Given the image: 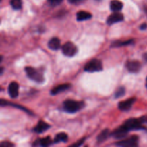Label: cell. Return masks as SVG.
<instances>
[{"label":"cell","instance_id":"obj_1","mask_svg":"<svg viewBox=\"0 0 147 147\" xmlns=\"http://www.w3.org/2000/svg\"><path fill=\"white\" fill-rule=\"evenodd\" d=\"M85 103L83 101H78L74 100H66L63 103V110L67 113H73L79 111L83 109Z\"/></svg>","mask_w":147,"mask_h":147},{"label":"cell","instance_id":"obj_2","mask_svg":"<svg viewBox=\"0 0 147 147\" xmlns=\"http://www.w3.org/2000/svg\"><path fill=\"white\" fill-rule=\"evenodd\" d=\"M144 123L142 117L139 119H129L124 122L123 126L127 129L129 131L135 130H145L147 131V128L142 126Z\"/></svg>","mask_w":147,"mask_h":147},{"label":"cell","instance_id":"obj_3","mask_svg":"<svg viewBox=\"0 0 147 147\" xmlns=\"http://www.w3.org/2000/svg\"><path fill=\"white\" fill-rule=\"evenodd\" d=\"M24 70H25L27 76L31 80H34L36 83H42L44 82V76H43V73L40 70L33 68L32 67H26L24 68Z\"/></svg>","mask_w":147,"mask_h":147},{"label":"cell","instance_id":"obj_4","mask_svg":"<svg viewBox=\"0 0 147 147\" xmlns=\"http://www.w3.org/2000/svg\"><path fill=\"white\" fill-rule=\"evenodd\" d=\"M84 70L88 73H95L103 70V65L98 59H92L85 65Z\"/></svg>","mask_w":147,"mask_h":147},{"label":"cell","instance_id":"obj_5","mask_svg":"<svg viewBox=\"0 0 147 147\" xmlns=\"http://www.w3.org/2000/svg\"><path fill=\"white\" fill-rule=\"evenodd\" d=\"M117 146L124 147H134L139 144V137L136 135H133L127 139H124L116 144Z\"/></svg>","mask_w":147,"mask_h":147},{"label":"cell","instance_id":"obj_6","mask_svg":"<svg viewBox=\"0 0 147 147\" xmlns=\"http://www.w3.org/2000/svg\"><path fill=\"white\" fill-rule=\"evenodd\" d=\"M62 51L65 56L73 57L77 53L78 48L74 43L71 42H67L62 47Z\"/></svg>","mask_w":147,"mask_h":147},{"label":"cell","instance_id":"obj_7","mask_svg":"<svg viewBox=\"0 0 147 147\" xmlns=\"http://www.w3.org/2000/svg\"><path fill=\"white\" fill-rule=\"evenodd\" d=\"M129 132V131L127 130V129L123 125H122L112 132L111 136L116 139H121L126 137Z\"/></svg>","mask_w":147,"mask_h":147},{"label":"cell","instance_id":"obj_8","mask_svg":"<svg viewBox=\"0 0 147 147\" xmlns=\"http://www.w3.org/2000/svg\"><path fill=\"white\" fill-rule=\"evenodd\" d=\"M136 98H130L127 99V100L120 102L119 105H118V107L122 111H127L130 110L131 109L132 106L136 102Z\"/></svg>","mask_w":147,"mask_h":147},{"label":"cell","instance_id":"obj_9","mask_svg":"<svg viewBox=\"0 0 147 147\" xmlns=\"http://www.w3.org/2000/svg\"><path fill=\"white\" fill-rule=\"evenodd\" d=\"M126 68L131 73H138L142 68V64L137 60H131L128 61L126 65Z\"/></svg>","mask_w":147,"mask_h":147},{"label":"cell","instance_id":"obj_10","mask_svg":"<svg viewBox=\"0 0 147 147\" xmlns=\"http://www.w3.org/2000/svg\"><path fill=\"white\" fill-rule=\"evenodd\" d=\"M123 19H124V17H123V14L119 12H114L108 17L106 22L109 25H112V24H116V23L122 22Z\"/></svg>","mask_w":147,"mask_h":147},{"label":"cell","instance_id":"obj_11","mask_svg":"<svg viewBox=\"0 0 147 147\" xmlns=\"http://www.w3.org/2000/svg\"><path fill=\"white\" fill-rule=\"evenodd\" d=\"M9 95L11 98H16L19 96V84L17 82H11L8 87Z\"/></svg>","mask_w":147,"mask_h":147},{"label":"cell","instance_id":"obj_12","mask_svg":"<svg viewBox=\"0 0 147 147\" xmlns=\"http://www.w3.org/2000/svg\"><path fill=\"white\" fill-rule=\"evenodd\" d=\"M70 88V85L68 84V83L58 85V86H55V87L52 89L51 91H50V94L53 95V96H55V95L59 94V93H62V92L65 91V90H67Z\"/></svg>","mask_w":147,"mask_h":147},{"label":"cell","instance_id":"obj_13","mask_svg":"<svg viewBox=\"0 0 147 147\" xmlns=\"http://www.w3.org/2000/svg\"><path fill=\"white\" fill-rule=\"evenodd\" d=\"M50 126L48 123H45V122L43 121H40L38 122V123L37 124V126L33 129V131L37 134H42L43 133V132L47 131V129H50Z\"/></svg>","mask_w":147,"mask_h":147},{"label":"cell","instance_id":"obj_14","mask_svg":"<svg viewBox=\"0 0 147 147\" xmlns=\"http://www.w3.org/2000/svg\"><path fill=\"white\" fill-rule=\"evenodd\" d=\"M48 47L53 50H59L61 47V42H60V39L57 37H53V38L50 39V41L48 42Z\"/></svg>","mask_w":147,"mask_h":147},{"label":"cell","instance_id":"obj_15","mask_svg":"<svg viewBox=\"0 0 147 147\" xmlns=\"http://www.w3.org/2000/svg\"><path fill=\"white\" fill-rule=\"evenodd\" d=\"M52 144H53V141H52L51 138L50 136H47V137L40 139L36 141V142H34V145H35V146L39 145V146H48L51 145Z\"/></svg>","mask_w":147,"mask_h":147},{"label":"cell","instance_id":"obj_16","mask_svg":"<svg viewBox=\"0 0 147 147\" xmlns=\"http://www.w3.org/2000/svg\"><path fill=\"white\" fill-rule=\"evenodd\" d=\"M110 8L114 12H119L123 8V3L119 0H112L110 3Z\"/></svg>","mask_w":147,"mask_h":147},{"label":"cell","instance_id":"obj_17","mask_svg":"<svg viewBox=\"0 0 147 147\" xmlns=\"http://www.w3.org/2000/svg\"><path fill=\"white\" fill-rule=\"evenodd\" d=\"M1 106H14V107L17 108V109H20V110L22 111H24L27 112V113H29V114H31L32 115V112L30 111V110H28V109H27L26 108H24V106H20V105H18V104H14V103H9L8 101H7V100H1Z\"/></svg>","mask_w":147,"mask_h":147},{"label":"cell","instance_id":"obj_18","mask_svg":"<svg viewBox=\"0 0 147 147\" xmlns=\"http://www.w3.org/2000/svg\"><path fill=\"white\" fill-rule=\"evenodd\" d=\"M110 135H111V134H110V131H109V129H104V130H103L100 134H99L98 136V143L100 144L102 143V142H104L110 136Z\"/></svg>","mask_w":147,"mask_h":147},{"label":"cell","instance_id":"obj_19","mask_svg":"<svg viewBox=\"0 0 147 147\" xmlns=\"http://www.w3.org/2000/svg\"><path fill=\"white\" fill-rule=\"evenodd\" d=\"M92 17V14L86 11H80L76 14V19L78 21H83L88 20Z\"/></svg>","mask_w":147,"mask_h":147},{"label":"cell","instance_id":"obj_20","mask_svg":"<svg viewBox=\"0 0 147 147\" xmlns=\"http://www.w3.org/2000/svg\"><path fill=\"white\" fill-rule=\"evenodd\" d=\"M67 139H68V136H67V134L64 133V132H60V133L55 135L53 143L57 144L60 143V142H66Z\"/></svg>","mask_w":147,"mask_h":147},{"label":"cell","instance_id":"obj_21","mask_svg":"<svg viewBox=\"0 0 147 147\" xmlns=\"http://www.w3.org/2000/svg\"><path fill=\"white\" fill-rule=\"evenodd\" d=\"M134 43V40H129L126 41H121V40H117V41L113 42L111 44V47H123V46L129 45Z\"/></svg>","mask_w":147,"mask_h":147},{"label":"cell","instance_id":"obj_22","mask_svg":"<svg viewBox=\"0 0 147 147\" xmlns=\"http://www.w3.org/2000/svg\"><path fill=\"white\" fill-rule=\"evenodd\" d=\"M10 4L14 9L18 10L22 8V0H11Z\"/></svg>","mask_w":147,"mask_h":147},{"label":"cell","instance_id":"obj_23","mask_svg":"<svg viewBox=\"0 0 147 147\" xmlns=\"http://www.w3.org/2000/svg\"><path fill=\"white\" fill-rule=\"evenodd\" d=\"M125 93H126V89H125L124 87L121 86V87H119V88L116 90V93H115L114 94V97L116 98H119L123 96Z\"/></svg>","mask_w":147,"mask_h":147},{"label":"cell","instance_id":"obj_24","mask_svg":"<svg viewBox=\"0 0 147 147\" xmlns=\"http://www.w3.org/2000/svg\"><path fill=\"white\" fill-rule=\"evenodd\" d=\"M49 3L53 6H56L60 4L63 1V0H48Z\"/></svg>","mask_w":147,"mask_h":147},{"label":"cell","instance_id":"obj_25","mask_svg":"<svg viewBox=\"0 0 147 147\" xmlns=\"http://www.w3.org/2000/svg\"><path fill=\"white\" fill-rule=\"evenodd\" d=\"M1 147H12L14 146V144L9 142H3L1 143V145H0Z\"/></svg>","mask_w":147,"mask_h":147},{"label":"cell","instance_id":"obj_26","mask_svg":"<svg viewBox=\"0 0 147 147\" xmlns=\"http://www.w3.org/2000/svg\"><path fill=\"white\" fill-rule=\"evenodd\" d=\"M85 139H86V138H83V139H82L79 140L78 142V143L73 144H72L71 146H80V145H82L83 144V142H84Z\"/></svg>","mask_w":147,"mask_h":147},{"label":"cell","instance_id":"obj_27","mask_svg":"<svg viewBox=\"0 0 147 147\" xmlns=\"http://www.w3.org/2000/svg\"><path fill=\"white\" fill-rule=\"evenodd\" d=\"M83 1H84V0H68V1L70 3H71V4H78V3L80 2H82Z\"/></svg>","mask_w":147,"mask_h":147},{"label":"cell","instance_id":"obj_28","mask_svg":"<svg viewBox=\"0 0 147 147\" xmlns=\"http://www.w3.org/2000/svg\"><path fill=\"white\" fill-rule=\"evenodd\" d=\"M147 28V24L144 23V24H142V25L140 26V29L141 30H146Z\"/></svg>","mask_w":147,"mask_h":147},{"label":"cell","instance_id":"obj_29","mask_svg":"<svg viewBox=\"0 0 147 147\" xmlns=\"http://www.w3.org/2000/svg\"><path fill=\"white\" fill-rule=\"evenodd\" d=\"M3 70H4V68H3V67H1V70H0V73H1V75L3 73Z\"/></svg>","mask_w":147,"mask_h":147},{"label":"cell","instance_id":"obj_30","mask_svg":"<svg viewBox=\"0 0 147 147\" xmlns=\"http://www.w3.org/2000/svg\"><path fill=\"white\" fill-rule=\"evenodd\" d=\"M144 57L145 60H146V61H147V54H144Z\"/></svg>","mask_w":147,"mask_h":147},{"label":"cell","instance_id":"obj_31","mask_svg":"<svg viewBox=\"0 0 147 147\" xmlns=\"http://www.w3.org/2000/svg\"><path fill=\"white\" fill-rule=\"evenodd\" d=\"M146 88H147V78H146Z\"/></svg>","mask_w":147,"mask_h":147}]
</instances>
